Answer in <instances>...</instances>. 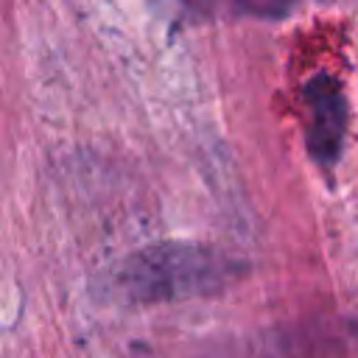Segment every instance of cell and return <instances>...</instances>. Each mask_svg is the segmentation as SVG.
I'll list each match as a JSON object with an SVG mask.
<instances>
[{"label":"cell","instance_id":"obj_1","mask_svg":"<svg viewBox=\"0 0 358 358\" xmlns=\"http://www.w3.org/2000/svg\"><path fill=\"white\" fill-rule=\"evenodd\" d=\"M243 263L232 255L190 241H159L123 257L106 280V291L123 305H162L210 296L229 288Z\"/></svg>","mask_w":358,"mask_h":358},{"label":"cell","instance_id":"obj_2","mask_svg":"<svg viewBox=\"0 0 358 358\" xmlns=\"http://www.w3.org/2000/svg\"><path fill=\"white\" fill-rule=\"evenodd\" d=\"M308 101V151L319 165H333L341 154L344 129H347V103L341 87L333 76L319 73L305 87Z\"/></svg>","mask_w":358,"mask_h":358},{"label":"cell","instance_id":"obj_3","mask_svg":"<svg viewBox=\"0 0 358 358\" xmlns=\"http://www.w3.org/2000/svg\"><path fill=\"white\" fill-rule=\"evenodd\" d=\"M294 3L296 0H190V8L218 17H282Z\"/></svg>","mask_w":358,"mask_h":358}]
</instances>
